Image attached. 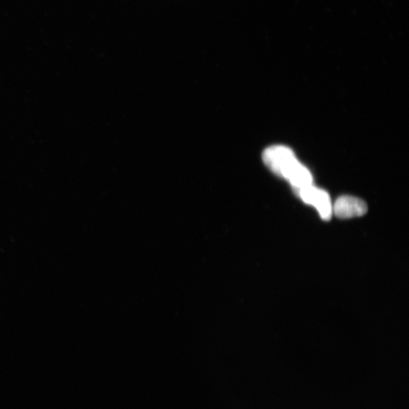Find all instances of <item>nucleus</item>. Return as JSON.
I'll return each mask as SVG.
<instances>
[{"mask_svg": "<svg viewBox=\"0 0 409 409\" xmlns=\"http://www.w3.org/2000/svg\"><path fill=\"white\" fill-rule=\"evenodd\" d=\"M367 206L362 200L350 196L341 197L335 202L333 212L341 219H353L364 216Z\"/></svg>", "mask_w": 409, "mask_h": 409, "instance_id": "7ed1b4c3", "label": "nucleus"}, {"mask_svg": "<svg viewBox=\"0 0 409 409\" xmlns=\"http://www.w3.org/2000/svg\"><path fill=\"white\" fill-rule=\"evenodd\" d=\"M262 159L265 166L275 175L288 181L302 165L293 151L285 146H273L266 149L263 152Z\"/></svg>", "mask_w": 409, "mask_h": 409, "instance_id": "f257e3e1", "label": "nucleus"}, {"mask_svg": "<svg viewBox=\"0 0 409 409\" xmlns=\"http://www.w3.org/2000/svg\"><path fill=\"white\" fill-rule=\"evenodd\" d=\"M295 191L305 203L311 204L319 212L323 220L331 219L333 206L329 194L325 190L310 185Z\"/></svg>", "mask_w": 409, "mask_h": 409, "instance_id": "f03ea898", "label": "nucleus"}]
</instances>
